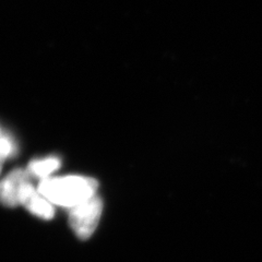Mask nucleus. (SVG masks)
<instances>
[{
	"label": "nucleus",
	"instance_id": "f257e3e1",
	"mask_svg": "<svg viewBox=\"0 0 262 262\" xmlns=\"http://www.w3.org/2000/svg\"><path fill=\"white\" fill-rule=\"evenodd\" d=\"M97 182L83 176L49 177L40 180L37 190L55 206L72 209L96 194Z\"/></svg>",
	"mask_w": 262,
	"mask_h": 262
},
{
	"label": "nucleus",
	"instance_id": "f03ea898",
	"mask_svg": "<svg viewBox=\"0 0 262 262\" xmlns=\"http://www.w3.org/2000/svg\"><path fill=\"white\" fill-rule=\"evenodd\" d=\"M103 202L98 195L69 209V225L79 239L86 241L96 229L102 215Z\"/></svg>",
	"mask_w": 262,
	"mask_h": 262
},
{
	"label": "nucleus",
	"instance_id": "7ed1b4c3",
	"mask_svg": "<svg viewBox=\"0 0 262 262\" xmlns=\"http://www.w3.org/2000/svg\"><path fill=\"white\" fill-rule=\"evenodd\" d=\"M28 169L16 168L0 180V203L7 208L21 206V193L30 180Z\"/></svg>",
	"mask_w": 262,
	"mask_h": 262
},
{
	"label": "nucleus",
	"instance_id": "20e7f679",
	"mask_svg": "<svg viewBox=\"0 0 262 262\" xmlns=\"http://www.w3.org/2000/svg\"><path fill=\"white\" fill-rule=\"evenodd\" d=\"M21 206L26 207L32 214L40 219L51 220L55 215V208L45 196L35 189V187L29 183L23 188L21 193Z\"/></svg>",
	"mask_w": 262,
	"mask_h": 262
},
{
	"label": "nucleus",
	"instance_id": "39448f33",
	"mask_svg": "<svg viewBox=\"0 0 262 262\" xmlns=\"http://www.w3.org/2000/svg\"><path fill=\"white\" fill-rule=\"evenodd\" d=\"M59 166H60V161L57 158L51 157L43 160L32 161L28 166V171L30 173V175L44 180L49 178L51 174H53L55 170L58 169Z\"/></svg>",
	"mask_w": 262,
	"mask_h": 262
},
{
	"label": "nucleus",
	"instance_id": "423d86ee",
	"mask_svg": "<svg viewBox=\"0 0 262 262\" xmlns=\"http://www.w3.org/2000/svg\"><path fill=\"white\" fill-rule=\"evenodd\" d=\"M14 150L15 147L11 139L6 136L0 139V171H2L4 162L7 159H9V157H11Z\"/></svg>",
	"mask_w": 262,
	"mask_h": 262
},
{
	"label": "nucleus",
	"instance_id": "0eeeda50",
	"mask_svg": "<svg viewBox=\"0 0 262 262\" xmlns=\"http://www.w3.org/2000/svg\"><path fill=\"white\" fill-rule=\"evenodd\" d=\"M4 136H3V134H2V130H0V139H2Z\"/></svg>",
	"mask_w": 262,
	"mask_h": 262
}]
</instances>
